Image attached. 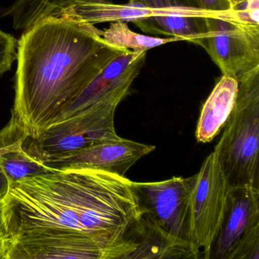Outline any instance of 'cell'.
<instances>
[{"mask_svg": "<svg viewBox=\"0 0 259 259\" xmlns=\"http://www.w3.org/2000/svg\"><path fill=\"white\" fill-rule=\"evenodd\" d=\"M128 94L119 92L110 95L66 119L57 121L37 139L22 140V149L43 164L51 159L118 139L115 113Z\"/></svg>", "mask_w": 259, "mask_h": 259, "instance_id": "5", "label": "cell"}, {"mask_svg": "<svg viewBox=\"0 0 259 259\" xmlns=\"http://www.w3.org/2000/svg\"><path fill=\"white\" fill-rule=\"evenodd\" d=\"M2 202L12 240L24 235L130 233L140 216L132 180L87 168L10 182Z\"/></svg>", "mask_w": 259, "mask_h": 259, "instance_id": "2", "label": "cell"}, {"mask_svg": "<svg viewBox=\"0 0 259 259\" xmlns=\"http://www.w3.org/2000/svg\"><path fill=\"white\" fill-rule=\"evenodd\" d=\"M102 38L106 43L118 49L145 52L152 48L180 40L177 37H153L135 32L130 29L128 22H110L109 28L103 31Z\"/></svg>", "mask_w": 259, "mask_h": 259, "instance_id": "16", "label": "cell"}, {"mask_svg": "<svg viewBox=\"0 0 259 259\" xmlns=\"http://www.w3.org/2000/svg\"><path fill=\"white\" fill-rule=\"evenodd\" d=\"M110 0H14L0 8V18L10 19L16 31H25L42 19L60 16L64 10L81 3Z\"/></svg>", "mask_w": 259, "mask_h": 259, "instance_id": "15", "label": "cell"}, {"mask_svg": "<svg viewBox=\"0 0 259 259\" xmlns=\"http://www.w3.org/2000/svg\"><path fill=\"white\" fill-rule=\"evenodd\" d=\"M18 40L0 28V77L12 69L17 58Z\"/></svg>", "mask_w": 259, "mask_h": 259, "instance_id": "18", "label": "cell"}, {"mask_svg": "<svg viewBox=\"0 0 259 259\" xmlns=\"http://www.w3.org/2000/svg\"><path fill=\"white\" fill-rule=\"evenodd\" d=\"M207 34L202 48L222 75L239 80L259 69V25L243 22L236 10L218 18H206Z\"/></svg>", "mask_w": 259, "mask_h": 259, "instance_id": "8", "label": "cell"}, {"mask_svg": "<svg viewBox=\"0 0 259 259\" xmlns=\"http://www.w3.org/2000/svg\"><path fill=\"white\" fill-rule=\"evenodd\" d=\"M139 242L128 233L24 235L13 239L9 259H130Z\"/></svg>", "mask_w": 259, "mask_h": 259, "instance_id": "6", "label": "cell"}, {"mask_svg": "<svg viewBox=\"0 0 259 259\" xmlns=\"http://www.w3.org/2000/svg\"><path fill=\"white\" fill-rule=\"evenodd\" d=\"M12 145V144H11ZM11 145H6V146L0 147V154L5 152L7 150L9 149ZM9 182L7 177L4 175L0 169V199L4 198V195L7 193V189H8Z\"/></svg>", "mask_w": 259, "mask_h": 259, "instance_id": "21", "label": "cell"}, {"mask_svg": "<svg viewBox=\"0 0 259 259\" xmlns=\"http://www.w3.org/2000/svg\"><path fill=\"white\" fill-rule=\"evenodd\" d=\"M237 94V80L222 75L201 109L195 132L198 142L209 143L221 133L233 113Z\"/></svg>", "mask_w": 259, "mask_h": 259, "instance_id": "13", "label": "cell"}, {"mask_svg": "<svg viewBox=\"0 0 259 259\" xmlns=\"http://www.w3.org/2000/svg\"><path fill=\"white\" fill-rule=\"evenodd\" d=\"M12 245L13 240L6 225L3 213L2 199H0V259H9Z\"/></svg>", "mask_w": 259, "mask_h": 259, "instance_id": "19", "label": "cell"}, {"mask_svg": "<svg viewBox=\"0 0 259 259\" xmlns=\"http://www.w3.org/2000/svg\"><path fill=\"white\" fill-rule=\"evenodd\" d=\"M230 186L215 153L206 157L192 177L189 198L192 243L204 258H210L227 210Z\"/></svg>", "mask_w": 259, "mask_h": 259, "instance_id": "7", "label": "cell"}, {"mask_svg": "<svg viewBox=\"0 0 259 259\" xmlns=\"http://www.w3.org/2000/svg\"><path fill=\"white\" fill-rule=\"evenodd\" d=\"M22 143L21 140L12 144L0 154V169L9 183L54 170L28 156L22 149Z\"/></svg>", "mask_w": 259, "mask_h": 259, "instance_id": "17", "label": "cell"}, {"mask_svg": "<svg viewBox=\"0 0 259 259\" xmlns=\"http://www.w3.org/2000/svg\"><path fill=\"white\" fill-rule=\"evenodd\" d=\"M148 16V9L139 4H115L111 1H100L75 4L59 16L95 25L104 22L133 23Z\"/></svg>", "mask_w": 259, "mask_h": 259, "instance_id": "14", "label": "cell"}, {"mask_svg": "<svg viewBox=\"0 0 259 259\" xmlns=\"http://www.w3.org/2000/svg\"><path fill=\"white\" fill-rule=\"evenodd\" d=\"M145 51H126L116 57L57 121L66 119L110 95L119 92H130L133 82L145 65Z\"/></svg>", "mask_w": 259, "mask_h": 259, "instance_id": "12", "label": "cell"}, {"mask_svg": "<svg viewBox=\"0 0 259 259\" xmlns=\"http://www.w3.org/2000/svg\"><path fill=\"white\" fill-rule=\"evenodd\" d=\"M189 1L195 7L207 11L225 13L231 10L230 0H189Z\"/></svg>", "mask_w": 259, "mask_h": 259, "instance_id": "20", "label": "cell"}, {"mask_svg": "<svg viewBox=\"0 0 259 259\" xmlns=\"http://www.w3.org/2000/svg\"><path fill=\"white\" fill-rule=\"evenodd\" d=\"M210 257L259 259L258 187H230L227 210Z\"/></svg>", "mask_w": 259, "mask_h": 259, "instance_id": "9", "label": "cell"}, {"mask_svg": "<svg viewBox=\"0 0 259 259\" xmlns=\"http://www.w3.org/2000/svg\"><path fill=\"white\" fill-rule=\"evenodd\" d=\"M192 177L150 183L133 182L140 216L131 230L139 242L130 258H197L192 243L189 198Z\"/></svg>", "mask_w": 259, "mask_h": 259, "instance_id": "3", "label": "cell"}, {"mask_svg": "<svg viewBox=\"0 0 259 259\" xmlns=\"http://www.w3.org/2000/svg\"><path fill=\"white\" fill-rule=\"evenodd\" d=\"M154 150V145L119 137L64 157L51 159L43 164L56 170L87 168L125 177L135 163Z\"/></svg>", "mask_w": 259, "mask_h": 259, "instance_id": "11", "label": "cell"}, {"mask_svg": "<svg viewBox=\"0 0 259 259\" xmlns=\"http://www.w3.org/2000/svg\"><path fill=\"white\" fill-rule=\"evenodd\" d=\"M237 81L234 109L213 152L230 187L259 188V69Z\"/></svg>", "mask_w": 259, "mask_h": 259, "instance_id": "4", "label": "cell"}, {"mask_svg": "<svg viewBox=\"0 0 259 259\" xmlns=\"http://www.w3.org/2000/svg\"><path fill=\"white\" fill-rule=\"evenodd\" d=\"M245 0H230V8L231 10H236L238 7H240Z\"/></svg>", "mask_w": 259, "mask_h": 259, "instance_id": "22", "label": "cell"}, {"mask_svg": "<svg viewBox=\"0 0 259 259\" xmlns=\"http://www.w3.org/2000/svg\"><path fill=\"white\" fill-rule=\"evenodd\" d=\"M95 25L50 16L18 40L14 104L5 128L18 139H37L116 57Z\"/></svg>", "mask_w": 259, "mask_h": 259, "instance_id": "1", "label": "cell"}, {"mask_svg": "<svg viewBox=\"0 0 259 259\" xmlns=\"http://www.w3.org/2000/svg\"><path fill=\"white\" fill-rule=\"evenodd\" d=\"M144 6L149 16L133 22L147 34L174 37L202 46L207 34L206 18L227 16L225 13L207 11L191 4L189 0H128Z\"/></svg>", "mask_w": 259, "mask_h": 259, "instance_id": "10", "label": "cell"}]
</instances>
